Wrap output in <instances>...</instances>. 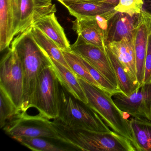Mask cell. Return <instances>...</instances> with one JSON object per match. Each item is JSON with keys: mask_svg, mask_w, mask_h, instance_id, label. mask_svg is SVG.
Wrapping results in <instances>:
<instances>
[{"mask_svg": "<svg viewBox=\"0 0 151 151\" xmlns=\"http://www.w3.org/2000/svg\"><path fill=\"white\" fill-rule=\"evenodd\" d=\"M11 47L16 50L22 64L24 91L20 112H26L32 107L40 73L52 65V63L50 57L34 39L30 28L15 37Z\"/></svg>", "mask_w": 151, "mask_h": 151, "instance_id": "obj_1", "label": "cell"}, {"mask_svg": "<svg viewBox=\"0 0 151 151\" xmlns=\"http://www.w3.org/2000/svg\"><path fill=\"white\" fill-rule=\"evenodd\" d=\"M63 143L79 150L87 151H136L132 143L125 137L111 130L98 132L68 128L54 120Z\"/></svg>", "mask_w": 151, "mask_h": 151, "instance_id": "obj_2", "label": "cell"}, {"mask_svg": "<svg viewBox=\"0 0 151 151\" xmlns=\"http://www.w3.org/2000/svg\"><path fill=\"white\" fill-rule=\"evenodd\" d=\"M78 78L87 98V105L99 115L109 128L128 139L134 145L129 120L128 119L130 115L117 107L111 94L82 78Z\"/></svg>", "mask_w": 151, "mask_h": 151, "instance_id": "obj_3", "label": "cell"}, {"mask_svg": "<svg viewBox=\"0 0 151 151\" xmlns=\"http://www.w3.org/2000/svg\"><path fill=\"white\" fill-rule=\"evenodd\" d=\"M54 120L74 129L98 132L111 131L96 112L87 104L75 99L62 86L59 117Z\"/></svg>", "mask_w": 151, "mask_h": 151, "instance_id": "obj_4", "label": "cell"}, {"mask_svg": "<svg viewBox=\"0 0 151 151\" xmlns=\"http://www.w3.org/2000/svg\"><path fill=\"white\" fill-rule=\"evenodd\" d=\"M60 85L52 65L44 69L38 79L32 107L36 108L39 114L49 120L59 117L60 102Z\"/></svg>", "mask_w": 151, "mask_h": 151, "instance_id": "obj_5", "label": "cell"}, {"mask_svg": "<svg viewBox=\"0 0 151 151\" xmlns=\"http://www.w3.org/2000/svg\"><path fill=\"white\" fill-rule=\"evenodd\" d=\"M3 129L14 139L19 137H41L63 143L52 122L39 114L30 116L26 112H19L7 122Z\"/></svg>", "mask_w": 151, "mask_h": 151, "instance_id": "obj_6", "label": "cell"}, {"mask_svg": "<svg viewBox=\"0 0 151 151\" xmlns=\"http://www.w3.org/2000/svg\"><path fill=\"white\" fill-rule=\"evenodd\" d=\"M0 89L8 95L20 112L24 91L23 69L17 52L12 47L0 62Z\"/></svg>", "mask_w": 151, "mask_h": 151, "instance_id": "obj_7", "label": "cell"}, {"mask_svg": "<svg viewBox=\"0 0 151 151\" xmlns=\"http://www.w3.org/2000/svg\"><path fill=\"white\" fill-rule=\"evenodd\" d=\"M14 37L32 26L40 17L56 13L52 0H12Z\"/></svg>", "mask_w": 151, "mask_h": 151, "instance_id": "obj_8", "label": "cell"}, {"mask_svg": "<svg viewBox=\"0 0 151 151\" xmlns=\"http://www.w3.org/2000/svg\"><path fill=\"white\" fill-rule=\"evenodd\" d=\"M70 49L88 62L119 89L117 79L106 52V48L102 49L89 44L81 36L78 35L76 42L70 45Z\"/></svg>", "mask_w": 151, "mask_h": 151, "instance_id": "obj_9", "label": "cell"}, {"mask_svg": "<svg viewBox=\"0 0 151 151\" xmlns=\"http://www.w3.org/2000/svg\"><path fill=\"white\" fill-rule=\"evenodd\" d=\"M139 14L131 16L117 12L108 22L106 35V45L109 43L134 37L139 23Z\"/></svg>", "mask_w": 151, "mask_h": 151, "instance_id": "obj_10", "label": "cell"}, {"mask_svg": "<svg viewBox=\"0 0 151 151\" xmlns=\"http://www.w3.org/2000/svg\"><path fill=\"white\" fill-rule=\"evenodd\" d=\"M149 28L148 14L142 11L139 14L138 25L133 38L136 55L137 79L139 87L143 85L144 81L145 60L147 50Z\"/></svg>", "mask_w": 151, "mask_h": 151, "instance_id": "obj_11", "label": "cell"}, {"mask_svg": "<svg viewBox=\"0 0 151 151\" xmlns=\"http://www.w3.org/2000/svg\"><path fill=\"white\" fill-rule=\"evenodd\" d=\"M98 17L76 18L72 22V28L87 43L105 49L106 46L105 32Z\"/></svg>", "mask_w": 151, "mask_h": 151, "instance_id": "obj_12", "label": "cell"}, {"mask_svg": "<svg viewBox=\"0 0 151 151\" xmlns=\"http://www.w3.org/2000/svg\"><path fill=\"white\" fill-rule=\"evenodd\" d=\"M112 99L117 107L132 117L146 118L145 95L143 85L129 96L122 92L112 95Z\"/></svg>", "mask_w": 151, "mask_h": 151, "instance_id": "obj_13", "label": "cell"}, {"mask_svg": "<svg viewBox=\"0 0 151 151\" xmlns=\"http://www.w3.org/2000/svg\"><path fill=\"white\" fill-rule=\"evenodd\" d=\"M107 46L122 64L133 82L138 85L133 38L110 42Z\"/></svg>", "mask_w": 151, "mask_h": 151, "instance_id": "obj_14", "label": "cell"}, {"mask_svg": "<svg viewBox=\"0 0 151 151\" xmlns=\"http://www.w3.org/2000/svg\"><path fill=\"white\" fill-rule=\"evenodd\" d=\"M32 26L39 29L55 43L62 51L70 50V45L64 29L53 13L44 16L35 21Z\"/></svg>", "mask_w": 151, "mask_h": 151, "instance_id": "obj_15", "label": "cell"}, {"mask_svg": "<svg viewBox=\"0 0 151 151\" xmlns=\"http://www.w3.org/2000/svg\"><path fill=\"white\" fill-rule=\"evenodd\" d=\"M115 7L104 1H85L75 2L66 8L70 14L76 18H85L97 16L112 17L117 13Z\"/></svg>", "mask_w": 151, "mask_h": 151, "instance_id": "obj_16", "label": "cell"}, {"mask_svg": "<svg viewBox=\"0 0 151 151\" xmlns=\"http://www.w3.org/2000/svg\"><path fill=\"white\" fill-rule=\"evenodd\" d=\"M53 69L61 86L75 99L86 104L88 100L76 76L68 68L50 58Z\"/></svg>", "mask_w": 151, "mask_h": 151, "instance_id": "obj_17", "label": "cell"}, {"mask_svg": "<svg viewBox=\"0 0 151 151\" xmlns=\"http://www.w3.org/2000/svg\"><path fill=\"white\" fill-rule=\"evenodd\" d=\"M12 0H0V51L11 45L14 38Z\"/></svg>", "mask_w": 151, "mask_h": 151, "instance_id": "obj_18", "label": "cell"}, {"mask_svg": "<svg viewBox=\"0 0 151 151\" xmlns=\"http://www.w3.org/2000/svg\"><path fill=\"white\" fill-rule=\"evenodd\" d=\"M129 122L136 150L151 151V120L145 117H132Z\"/></svg>", "mask_w": 151, "mask_h": 151, "instance_id": "obj_19", "label": "cell"}, {"mask_svg": "<svg viewBox=\"0 0 151 151\" xmlns=\"http://www.w3.org/2000/svg\"><path fill=\"white\" fill-rule=\"evenodd\" d=\"M106 51L115 74L119 89L122 92L127 96L130 95L140 87L133 82L122 64L117 60L107 45Z\"/></svg>", "mask_w": 151, "mask_h": 151, "instance_id": "obj_20", "label": "cell"}, {"mask_svg": "<svg viewBox=\"0 0 151 151\" xmlns=\"http://www.w3.org/2000/svg\"><path fill=\"white\" fill-rule=\"evenodd\" d=\"M30 29L37 43L45 50L50 58L57 61L72 71L65 60L62 50L58 45L37 27L32 26Z\"/></svg>", "mask_w": 151, "mask_h": 151, "instance_id": "obj_21", "label": "cell"}, {"mask_svg": "<svg viewBox=\"0 0 151 151\" xmlns=\"http://www.w3.org/2000/svg\"><path fill=\"white\" fill-rule=\"evenodd\" d=\"M62 52L68 65L77 77L82 78L88 83L101 88L99 84L93 79L87 70L82 57L70 49L63 50Z\"/></svg>", "mask_w": 151, "mask_h": 151, "instance_id": "obj_22", "label": "cell"}, {"mask_svg": "<svg viewBox=\"0 0 151 151\" xmlns=\"http://www.w3.org/2000/svg\"><path fill=\"white\" fill-rule=\"evenodd\" d=\"M41 137H19L14 139L23 145L35 151H66L70 149L60 146Z\"/></svg>", "mask_w": 151, "mask_h": 151, "instance_id": "obj_23", "label": "cell"}, {"mask_svg": "<svg viewBox=\"0 0 151 151\" xmlns=\"http://www.w3.org/2000/svg\"><path fill=\"white\" fill-rule=\"evenodd\" d=\"M19 113L8 95L0 89V127L3 129L8 121Z\"/></svg>", "mask_w": 151, "mask_h": 151, "instance_id": "obj_24", "label": "cell"}, {"mask_svg": "<svg viewBox=\"0 0 151 151\" xmlns=\"http://www.w3.org/2000/svg\"><path fill=\"white\" fill-rule=\"evenodd\" d=\"M143 6V0H119V3L114 9L117 12L133 16L141 13Z\"/></svg>", "mask_w": 151, "mask_h": 151, "instance_id": "obj_25", "label": "cell"}, {"mask_svg": "<svg viewBox=\"0 0 151 151\" xmlns=\"http://www.w3.org/2000/svg\"><path fill=\"white\" fill-rule=\"evenodd\" d=\"M147 14L149 17V28L147 38V50L145 60L143 84L150 83L151 79V17L150 15Z\"/></svg>", "mask_w": 151, "mask_h": 151, "instance_id": "obj_26", "label": "cell"}, {"mask_svg": "<svg viewBox=\"0 0 151 151\" xmlns=\"http://www.w3.org/2000/svg\"><path fill=\"white\" fill-rule=\"evenodd\" d=\"M145 95L146 117L151 120V83L143 85Z\"/></svg>", "mask_w": 151, "mask_h": 151, "instance_id": "obj_27", "label": "cell"}, {"mask_svg": "<svg viewBox=\"0 0 151 151\" xmlns=\"http://www.w3.org/2000/svg\"><path fill=\"white\" fill-rule=\"evenodd\" d=\"M62 4L67 7L68 5L75 2H85V1H95V2H101L105 1V0H57Z\"/></svg>", "mask_w": 151, "mask_h": 151, "instance_id": "obj_28", "label": "cell"}, {"mask_svg": "<svg viewBox=\"0 0 151 151\" xmlns=\"http://www.w3.org/2000/svg\"><path fill=\"white\" fill-rule=\"evenodd\" d=\"M142 11L147 14H151V0H143Z\"/></svg>", "mask_w": 151, "mask_h": 151, "instance_id": "obj_29", "label": "cell"}, {"mask_svg": "<svg viewBox=\"0 0 151 151\" xmlns=\"http://www.w3.org/2000/svg\"><path fill=\"white\" fill-rule=\"evenodd\" d=\"M119 0H105L104 2L109 3L111 5H114L115 6H116L119 3Z\"/></svg>", "mask_w": 151, "mask_h": 151, "instance_id": "obj_30", "label": "cell"}, {"mask_svg": "<svg viewBox=\"0 0 151 151\" xmlns=\"http://www.w3.org/2000/svg\"><path fill=\"white\" fill-rule=\"evenodd\" d=\"M149 15H150V16H151V14H149Z\"/></svg>", "mask_w": 151, "mask_h": 151, "instance_id": "obj_31", "label": "cell"}, {"mask_svg": "<svg viewBox=\"0 0 151 151\" xmlns=\"http://www.w3.org/2000/svg\"><path fill=\"white\" fill-rule=\"evenodd\" d=\"M150 83H151V81H150Z\"/></svg>", "mask_w": 151, "mask_h": 151, "instance_id": "obj_32", "label": "cell"}]
</instances>
